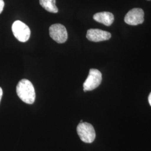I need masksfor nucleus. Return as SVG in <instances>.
I'll return each mask as SVG.
<instances>
[{"label": "nucleus", "mask_w": 151, "mask_h": 151, "mask_svg": "<svg viewBox=\"0 0 151 151\" xmlns=\"http://www.w3.org/2000/svg\"><path fill=\"white\" fill-rule=\"evenodd\" d=\"M83 123V120H81V121H80V123Z\"/></svg>", "instance_id": "13"}, {"label": "nucleus", "mask_w": 151, "mask_h": 151, "mask_svg": "<svg viewBox=\"0 0 151 151\" xmlns=\"http://www.w3.org/2000/svg\"><path fill=\"white\" fill-rule=\"evenodd\" d=\"M4 6H5L4 1L3 0H0V14L3 11Z\"/></svg>", "instance_id": "10"}, {"label": "nucleus", "mask_w": 151, "mask_h": 151, "mask_svg": "<svg viewBox=\"0 0 151 151\" xmlns=\"http://www.w3.org/2000/svg\"><path fill=\"white\" fill-rule=\"evenodd\" d=\"M56 0H39L40 5L50 13H57L58 9L55 5Z\"/></svg>", "instance_id": "9"}, {"label": "nucleus", "mask_w": 151, "mask_h": 151, "mask_svg": "<svg viewBox=\"0 0 151 151\" xmlns=\"http://www.w3.org/2000/svg\"><path fill=\"white\" fill-rule=\"evenodd\" d=\"M111 37V33L98 29H91L87 32L86 38L93 42H99L109 40Z\"/></svg>", "instance_id": "7"}, {"label": "nucleus", "mask_w": 151, "mask_h": 151, "mask_svg": "<svg viewBox=\"0 0 151 151\" xmlns=\"http://www.w3.org/2000/svg\"><path fill=\"white\" fill-rule=\"evenodd\" d=\"M144 11L139 8L130 10L125 16L124 22L130 25H137L144 22Z\"/></svg>", "instance_id": "6"}, {"label": "nucleus", "mask_w": 151, "mask_h": 151, "mask_svg": "<svg viewBox=\"0 0 151 151\" xmlns=\"http://www.w3.org/2000/svg\"><path fill=\"white\" fill-rule=\"evenodd\" d=\"M96 22L101 23L105 26H110L114 20V15L109 12H101L95 14L93 16Z\"/></svg>", "instance_id": "8"}, {"label": "nucleus", "mask_w": 151, "mask_h": 151, "mask_svg": "<svg viewBox=\"0 0 151 151\" xmlns=\"http://www.w3.org/2000/svg\"><path fill=\"white\" fill-rule=\"evenodd\" d=\"M148 1H150V0H148Z\"/></svg>", "instance_id": "14"}, {"label": "nucleus", "mask_w": 151, "mask_h": 151, "mask_svg": "<svg viewBox=\"0 0 151 151\" xmlns=\"http://www.w3.org/2000/svg\"><path fill=\"white\" fill-rule=\"evenodd\" d=\"M102 81V74L100 71L91 68L90 70L89 74L86 80L83 84V91H92L99 86Z\"/></svg>", "instance_id": "4"}, {"label": "nucleus", "mask_w": 151, "mask_h": 151, "mask_svg": "<svg viewBox=\"0 0 151 151\" xmlns=\"http://www.w3.org/2000/svg\"><path fill=\"white\" fill-rule=\"evenodd\" d=\"M148 102H149V104H150V105H151V92L150 93L149 96H148Z\"/></svg>", "instance_id": "12"}, {"label": "nucleus", "mask_w": 151, "mask_h": 151, "mask_svg": "<svg viewBox=\"0 0 151 151\" xmlns=\"http://www.w3.org/2000/svg\"><path fill=\"white\" fill-rule=\"evenodd\" d=\"M2 95H3V91H2V88L0 87V102H1V99H2Z\"/></svg>", "instance_id": "11"}, {"label": "nucleus", "mask_w": 151, "mask_h": 151, "mask_svg": "<svg viewBox=\"0 0 151 151\" xmlns=\"http://www.w3.org/2000/svg\"><path fill=\"white\" fill-rule=\"evenodd\" d=\"M77 132L81 140L85 143H91L96 138V133L93 127L86 122H83L78 125Z\"/></svg>", "instance_id": "2"}, {"label": "nucleus", "mask_w": 151, "mask_h": 151, "mask_svg": "<svg viewBox=\"0 0 151 151\" xmlns=\"http://www.w3.org/2000/svg\"><path fill=\"white\" fill-rule=\"evenodd\" d=\"M12 31L14 37L20 42H26L30 37V30L27 24L17 20L12 25Z\"/></svg>", "instance_id": "3"}, {"label": "nucleus", "mask_w": 151, "mask_h": 151, "mask_svg": "<svg viewBox=\"0 0 151 151\" xmlns=\"http://www.w3.org/2000/svg\"><path fill=\"white\" fill-rule=\"evenodd\" d=\"M49 35L51 38L58 43H64L68 39L66 28L60 24L51 25L49 27Z\"/></svg>", "instance_id": "5"}, {"label": "nucleus", "mask_w": 151, "mask_h": 151, "mask_svg": "<svg viewBox=\"0 0 151 151\" xmlns=\"http://www.w3.org/2000/svg\"><path fill=\"white\" fill-rule=\"evenodd\" d=\"M17 96L24 103L32 104L35 100V92L32 83L27 79L19 81L16 86Z\"/></svg>", "instance_id": "1"}]
</instances>
